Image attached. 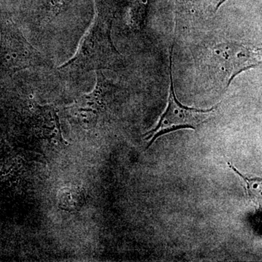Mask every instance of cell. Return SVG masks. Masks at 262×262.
I'll return each mask as SVG.
<instances>
[{"instance_id":"6da1fadb","label":"cell","mask_w":262,"mask_h":262,"mask_svg":"<svg viewBox=\"0 0 262 262\" xmlns=\"http://www.w3.org/2000/svg\"><path fill=\"white\" fill-rule=\"evenodd\" d=\"M113 21L110 13L98 8L96 18L82 38L77 53L58 70L78 73L122 69L125 60L112 39Z\"/></svg>"},{"instance_id":"7a4b0ae2","label":"cell","mask_w":262,"mask_h":262,"mask_svg":"<svg viewBox=\"0 0 262 262\" xmlns=\"http://www.w3.org/2000/svg\"><path fill=\"white\" fill-rule=\"evenodd\" d=\"M172 60L170 56V88L168 103L165 113L160 117L158 125L144 136L151 137L147 149L160 136L179 129L191 128L195 130L201 124L206 122L213 112L215 107L210 110H198L188 107L179 102L174 91L173 78H172Z\"/></svg>"},{"instance_id":"3957f363","label":"cell","mask_w":262,"mask_h":262,"mask_svg":"<svg viewBox=\"0 0 262 262\" xmlns=\"http://www.w3.org/2000/svg\"><path fill=\"white\" fill-rule=\"evenodd\" d=\"M3 63L11 72L34 67H51L52 63L40 52L33 47L15 26L5 29Z\"/></svg>"},{"instance_id":"277c9868","label":"cell","mask_w":262,"mask_h":262,"mask_svg":"<svg viewBox=\"0 0 262 262\" xmlns=\"http://www.w3.org/2000/svg\"><path fill=\"white\" fill-rule=\"evenodd\" d=\"M215 67L222 74L227 87L244 71L261 65V54L237 43H222L213 50Z\"/></svg>"},{"instance_id":"5b68a950","label":"cell","mask_w":262,"mask_h":262,"mask_svg":"<svg viewBox=\"0 0 262 262\" xmlns=\"http://www.w3.org/2000/svg\"><path fill=\"white\" fill-rule=\"evenodd\" d=\"M229 168L232 169L234 173L244 179L245 184L246 186V191H247V195L248 198L251 200L253 203H254L256 206L261 207V179L259 177L256 178L249 179L245 177L244 174L241 173L237 168H234L232 164L228 163Z\"/></svg>"}]
</instances>
